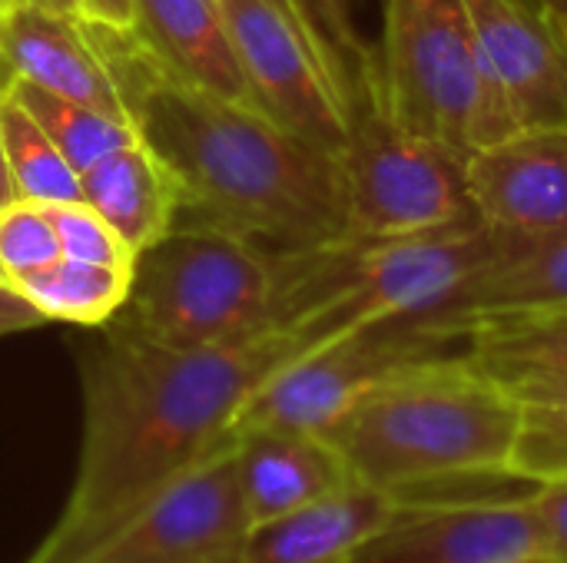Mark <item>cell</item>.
Returning a JSON list of instances; mask_svg holds the SVG:
<instances>
[{
  "mask_svg": "<svg viewBox=\"0 0 567 563\" xmlns=\"http://www.w3.org/2000/svg\"><path fill=\"white\" fill-rule=\"evenodd\" d=\"M306 352L292 329L163 348L106 329L83 365V451L70 501L30 563H86L163 484L229 441L246 402Z\"/></svg>",
  "mask_w": 567,
  "mask_h": 563,
  "instance_id": "1",
  "label": "cell"
},
{
  "mask_svg": "<svg viewBox=\"0 0 567 563\" xmlns=\"http://www.w3.org/2000/svg\"><path fill=\"white\" fill-rule=\"evenodd\" d=\"M90 27V23H86ZM136 136L179 186L173 226H203L272 256L346 239L339 156L292 136L272 116L203 93L130 33L90 27Z\"/></svg>",
  "mask_w": 567,
  "mask_h": 563,
  "instance_id": "2",
  "label": "cell"
},
{
  "mask_svg": "<svg viewBox=\"0 0 567 563\" xmlns=\"http://www.w3.org/2000/svg\"><path fill=\"white\" fill-rule=\"evenodd\" d=\"M522 418L525 405L465 352L379 382L322 438L355 481L395 494L455 471L512 468Z\"/></svg>",
  "mask_w": 567,
  "mask_h": 563,
  "instance_id": "3",
  "label": "cell"
},
{
  "mask_svg": "<svg viewBox=\"0 0 567 563\" xmlns=\"http://www.w3.org/2000/svg\"><path fill=\"white\" fill-rule=\"evenodd\" d=\"M508 242L482 216L449 229L389 239L336 242L282 256V325L306 352L389 319H425L455 299Z\"/></svg>",
  "mask_w": 567,
  "mask_h": 563,
  "instance_id": "4",
  "label": "cell"
},
{
  "mask_svg": "<svg viewBox=\"0 0 567 563\" xmlns=\"http://www.w3.org/2000/svg\"><path fill=\"white\" fill-rule=\"evenodd\" d=\"M282 256L203 226H173L136 252L130 295L103 329L163 348H206L282 325Z\"/></svg>",
  "mask_w": 567,
  "mask_h": 563,
  "instance_id": "5",
  "label": "cell"
},
{
  "mask_svg": "<svg viewBox=\"0 0 567 563\" xmlns=\"http://www.w3.org/2000/svg\"><path fill=\"white\" fill-rule=\"evenodd\" d=\"M365 96L395 123L462 153L518 133L465 0H382V40Z\"/></svg>",
  "mask_w": 567,
  "mask_h": 563,
  "instance_id": "6",
  "label": "cell"
},
{
  "mask_svg": "<svg viewBox=\"0 0 567 563\" xmlns=\"http://www.w3.org/2000/svg\"><path fill=\"white\" fill-rule=\"evenodd\" d=\"M339 169L346 183L342 242L409 239L478 216L468 192V153L395 123L375 96L352 113Z\"/></svg>",
  "mask_w": 567,
  "mask_h": 563,
  "instance_id": "7",
  "label": "cell"
},
{
  "mask_svg": "<svg viewBox=\"0 0 567 563\" xmlns=\"http://www.w3.org/2000/svg\"><path fill=\"white\" fill-rule=\"evenodd\" d=\"M468 352V335L425 319H389L316 345L279 368L239 411L229 438L246 431L326 435L369 388L439 358Z\"/></svg>",
  "mask_w": 567,
  "mask_h": 563,
  "instance_id": "8",
  "label": "cell"
},
{
  "mask_svg": "<svg viewBox=\"0 0 567 563\" xmlns=\"http://www.w3.org/2000/svg\"><path fill=\"white\" fill-rule=\"evenodd\" d=\"M249 531L252 521L229 438L163 484L90 561L236 563Z\"/></svg>",
  "mask_w": 567,
  "mask_h": 563,
  "instance_id": "9",
  "label": "cell"
},
{
  "mask_svg": "<svg viewBox=\"0 0 567 563\" xmlns=\"http://www.w3.org/2000/svg\"><path fill=\"white\" fill-rule=\"evenodd\" d=\"M223 7L259 110L292 136L339 156L352 119L292 17L276 0H223Z\"/></svg>",
  "mask_w": 567,
  "mask_h": 563,
  "instance_id": "10",
  "label": "cell"
},
{
  "mask_svg": "<svg viewBox=\"0 0 567 563\" xmlns=\"http://www.w3.org/2000/svg\"><path fill=\"white\" fill-rule=\"evenodd\" d=\"M545 551L532 501L399 508L346 563H522Z\"/></svg>",
  "mask_w": 567,
  "mask_h": 563,
  "instance_id": "11",
  "label": "cell"
},
{
  "mask_svg": "<svg viewBox=\"0 0 567 563\" xmlns=\"http://www.w3.org/2000/svg\"><path fill=\"white\" fill-rule=\"evenodd\" d=\"M468 192L498 232H567V123L518 129L468 153Z\"/></svg>",
  "mask_w": 567,
  "mask_h": 563,
  "instance_id": "12",
  "label": "cell"
},
{
  "mask_svg": "<svg viewBox=\"0 0 567 563\" xmlns=\"http://www.w3.org/2000/svg\"><path fill=\"white\" fill-rule=\"evenodd\" d=\"M485 63L518 129L567 123V50L532 0H465Z\"/></svg>",
  "mask_w": 567,
  "mask_h": 563,
  "instance_id": "13",
  "label": "cell"
},
{
  "mask_svg": "<svg viewBox=\"0 0 567 563\" xmlns=\"http://www.w3.org/2000/svg\"><path fill=\"white\" fill-rule=\"evenodd\" d=\"M13 80L126 119L113 73L80 17L53 13L27 0L0 13V93Z\"/></svg>",
  "mask_w": 567,
  "mask_h": 563,
  "instance_id": "14",
  "label": "cell"
},
{
  "mask_svg": "<svg viewBox=\"0 0 567 563\" xmlns=\"http://www.w3.org/2000/svg\"><path fill=\"white\" fill-rule=\"evenodd\" d=\"M555 312H567V232L508 236L502 256L425 322L472 338L488 322Z\"/></svg>",
  "mask_w": 567,
  "mask_h": 563,
  "instance_id": "15",
  "label": "cell"
},
{
  "mask_svg": "<svg viewBox=\"0 0 567 563\" xmlns=\"http://www.w3.org/2000/svg\"><path fill=\"white\" fill-rule=\"evenodd\" d=\"M133 37L176 80L259 110L243 73L223 0H136Z\"/></svg>",
  "mask_w": 567,
  "mask_h": 563,
  "instance_id": "16",
  "label": "cell"
},
{
  "mask_svg": "<svg viewBox=\"0 0 567 563\" xmlns=\"http://www.w3.org/2000/svg\"><path fill=\"white\" fill-rule=\"evenodd\" d=\"M395 511L389 491L349 481L306 508L256 524L236 563H346Z\"/></svg>",
  "mask_w": 567,
  "mask_h": 563,
  "instance_id": "17",
  "label": "cell"
},
{
  "mask_svg": "<svg viewBox=\"0 0 567 563\" xmlns=\"http://www.w3.org/2000/svg\"><path fill=\"white\" fill-rule=\"evenodd\" d=\"M233 448L252 528L306 508L355 481L342 455L322 435L266 428L236 435Z\"/></svg>",
  "mask_w": 567,
  "mask_h": 563,
  "instance_id": "18",
  "label": "cell"
},
{
  "mask_svg": "<svg viewBox=\"0 0 567 563\" xmlns=\"http://www.w3.org/2000/svg\"><path fill=\"white\" fill-rule=\"evenodd\" d=\"M80 183L83 202L113 226L133 256L163 239L176 222L179 186L140 136L83 169Z\"/></svg>",
  "mask_w": 567,
  "mask_h": 563,
  "instance_id": "19",
  "label": "cell"
},
{
  "mask_svg": "<svg viewBox=\"0 0 567 563\" xmlns=\"http://www.w3.org/2000/svg\"><path fill=\"white\" fill-rule=\"evenodd\" d=\"M133 269L123 265H96L60 256L47 269L17 282V295H23L47 322H70L83 329H100L116 319L130 295Z\"/></svg>",
  "mask_w": 567,
  "mask_h": 563,
  "instance_id": "20",
  "label": "cell"
},
{
  "mask_svg": "<svg viewBox=\"0 0 567 563\" xmlns=\"http://www.w3.org/2000/svg\"><path fill=\"white\" fill-rule=\"evenodd\" d=\"M468 358L502 385L567 378V312L488 322L472 332Z\"/></svg>",
  "mask_w": 567,
  "mask_h": 563,
  "instance_id": "21",
  "label": "cell"
},
{
  "mask_svg": "<svg viewBox=\"0 0 567 563\" xmlns=\"http://www.w3.org/2000/svg\"><path fill=\"white\" fill-rule=\"evenodd\" d=\"M282 7L306 37L336 100L352 119L362 106L365 76L375 63V46L352 20V0H282Z\"/></svg>",
  "mask_w": 567,
  "mask_h": 563,
  "instance_id": "22",
  "label": "cell"
},
{
  "mask_svg": "<svg viewBox=\"0 0 567 563\" xmlns=\"http://www.w3.org/2000/svg\"><path fill=\"white\" fill-rule=\"evenodd\" d=\"M3 93L13 96L40 123V129L53 139V146L66 156V163L76 173L90 169L106 153H113V149L136 139V129L126 119L110 116V113H103V110H96L90 103L50 93V90H43L37 83L13 80Z\"/></svg>",
  "mask_w": 567,
  "mask_h": 563,
  "instance_id": "23",
  "label": "cell"
},
{
  "mask_svg": "<svg viewBox=\"0 0 567 563\" xmlns=\"http://www.w3.org/2000/svg\"><path fill=\"white\" fill-rule=\"evenodd\" d=\"M0 143L17 199L30 202H83L80 173L40 129V123L7 93H0Z\"/></svg>",
  "mask_w": 567,
  "mask_h": 563,
  "instance_id": "24",
  "label": "cell"
},
{
  "mask_svg": "<svg viewBox=\"0 0 567 563\" xmlns=\"http://www.w3.org/2000/svg\"><path fill=\"white\" fill-rule=\"evenodd\" d=\"M60 236L43 202L13 199L0 209V285L17 289L20 279L56 262Z\"/></svg>",
  "mask_w": 567,
  "mask_h": 563,
  "instance_id": "25",
  "label": "cell"
},
{
  "mask_svg": "<svg viewBox=\"0 0 567 563\" xmlns=\"http://www.w3.org/2000/svg\"><path fill=\"white\" fill-rule=\"evenodd\" d=\"M512 468L551 484L567 481V408L565 405H525L522 431L515 441Z\"/></svg>",
  "mask_w": 567,
  "mask_h": 563,
  "instance_id": "26",
  "label": "cell"
},
{
  "mask_svg": "<svg viewBox=\"0 0 567 563\" xmlns=\"http://www.w3.org/2000/svg\"><path fill=\"white\" fill-rule=\"evenodd\" d=\"M56 236H60V252L66 259L80 262H96V265H123L133 269V252L130 246L113 232V226L90 209L86 202H53L47 206Z\"/></svg>",
  "mask_w": 567,
  "mask_h": 563,
  "instance_id": "27",
  "label": "cell"
},
{
  "mask_svg": "<svg viewBox=\"0 0 567 563\" xmlns=\"http://www.w3.org/2000/svg\"><path fill=\"white\" fill-rule=\"evenodd\" d=\"M532 508L545 528V551L567 563V481L542 484L532 498Z\"/></svg>",
  "mask_w": 567,
  "mask_h": 563,
  "instance_id": "28",
  "label": "cell"
},
{
  "mask_svg": "<svg viewBox=\"0 0 567 563\" xmlns=\"http://www.w3.org/2000/svg\"><path fill=\"white\" fill-rule=\"evenodd\" d=\"M80 20L90 27L130 33L136 27V0H80Z\"/></svg>",
  "mask_w": 567,
  "mask_h": 563,
  "instance_id": "29",
  "label": "cell"
},
{
  "mask_svg": "<svg viewBox=\"0 0 567 563\" xmlns=\"http://www.w3.org/2000/svg\"><path fill=\"white\" fill-rule=\"evenodd\" d=\"M40 325H47V319L23 295L0 285V338L13 335V332H30V329H40Z\"/></svg>",
  "mask_w": 567,
  "mask_h": 563,
  "instance_id": "30",
  "label": "cell"
},
{
  "mask_svg": "<svg viewBox=\"0 0 567 563\" xmlns=\"http://www.w3.org/2000/svg\"><path fill=\"white\" fill-rule=\"evenodd\" d=\"M522 405H565L567 408V378H528L518 385H505Z\"/></svg>",
  "mask_w": 567,
  "mask_h": 563,
  "instance_id": "31",
  "label": "cell"
},
{
  "mask_svg": "<svg viewBox=\"0 0 567 563\" xmlns=\"http://www.w3.org/2000/svg\"><path fill=\"white\" fill-rule=\"evenodd\" d=\"M17 192H13V183H10V169H7V156H3V143H0V209L7 202H13Z\"/></svg>",
  "mask_w": 567,
  "mask_h": 563,
  "instance_id": "32",
  "label": "cell"
},
{
  "mask_svg": "<svg viewBox=\"0 0 567 563\" xmlns=\"http://www.w3.org/2000/svg\"><path fill=\"white\" fill-rule=\"evenodd\" d=\"M33 7H43V10H53V13H70V17H80V0H27Z\"/></svg>",
  "mask_w": 567,
  "mask_h": 563,
  "instance_id": "33",
  "label": "cell"
},
{
  "mask_svg": "<svg viewBox=\"0 0 567 563\" xmlns=\"http://www.w3.org/2000/svg\"><path fill=\"white\" fill-rule=\"evenodd\" d=\"M532 3H538L545 13H561V17H567V0H532Z\"/></svg>",
  "mask_w": 567,
  "mask_h": 563,
  "instance_id": "34",
  "label": "cell"
},
{
  "mask_svg": "<svg viewBox=\"0 0 567 563\" xmlns=\"http://www.w3.org/2000/svg\"><path fill=\"white\" fill-rule=\"evenodd\" d=\"M548 20L555 23V30H558V37H561V43H565L567 50V17H561V13H548Z\"/></svg>",
  "mask_w": 567,
  "mask_h": 563,
  "instance_id": "35",
  "label": "cell"
},
{
  "mask_svg": "<svg viewBox=\"0 0 567 563\" xmlns=\"http://www.w3.org/2000/svg\"><path fill=\"white\" fill-rule=\"evenodd\" d=\"M522 563H565V561H558V557H551V554H535V557H528V561H522Z\"/></svg>",
  "mask_w": 567,
  "mask_h": 563,
  "instance_id": "36",
  "label": "cell"
},
{
  "mask_svg": "<svg viewBox=\"0 0 567 563\" xmlns=\"http://www.w3.org/2000/svg\"><path fill=\"white\" fill-rule=\"evenodd\" d=\"M17 3H23V0H0V13H7V10H13Z\"/></svg>",
  "mask_w": 567,
  "mask_h": 563,
  "instance_id": "37",
  "label": "cell"
},
{
  "mask_svg": "<svg viewBox=\"0 0 567 563\" xmlns=\"http://www.w3.org/2000/svg\"><path fill=\"white\" fill-rule=\"evenodd\" d=\"M90 563H166V561H90Z\"/></svg>",
  "mask_w": 567,
  "mask_h": 563,
  "instance_id": "38",
  "label": "cell"
},
{
  "mask_svg": "<svg viewBox=\"0 0 567 563\" xmlns=\"http://www.w3.org/2000/svg\"><path fill=\"white\" fill-rule=\"evenodd\" d=\"M276 3H279V7H282V0H276ZM282 10H286V7H282Z\"/></svg>",
  "mask_w": 567,
  "mask_h": 563,
  "instance_id": "39",
  "label": "cell"
}]
</instances>
